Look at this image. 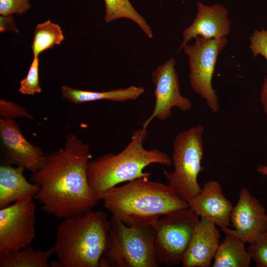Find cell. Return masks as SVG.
<instances>
[{
	"label": "cell",
	"instance_id": "cell-12",
	"mask_svg": "<svg viewBox=\"0 0 267 267\" xmlns=\"http://www.w3.org/2000/svg\"><path fill=\"white\" fill-rule=\"evenodd\" d=\"M230 222L234 229L226 228L222 231L225 234L234 235L249 244L267 231L265 208L244 187L241 188L237 203L233 207Z\"/></svg>",
	"mask_w": 267,
	"mask_h": 267
},
{
	"label": "cell",
	"instance_id": "cell-28",
	"mask_svg": "<svg viewBox=\"0 0 267 267\" xmlns=\"http://www.w3.org/2000/svg\"><path fill=\"white\" fill-rule=\"evenodd\" d=\"M260 98L264 111L267 117V76L262 86Z\"/></svg>",
	"mask_w": 267,
	"mask_h": 267
},
{
	"label": "cell",
	"instance_id": "cell-25",
	"mask_svg": "<svg viewBox=\"0 0 267 267\" xmlns=\"http://www.w3.org/2000/svg\"><path fill=\"white\" fill-rule=\"evenodd\" d=\"M250 41V49L254 56L261 55L267 60V30L254 31Z\"/></svg>",
	"mask_w": 267,
	"mask_h": 267
},
{
	"label": "cell",
	"instance_id": "cell-11",
	"mask_svg": "<svg viewBox=\"0 0 267 267\" xmlns=\"http://www.w3.org/2000/svg\"><path fill=\"white\" fill-rule=\"evenodd\" d=\"M0 140L6 164L24 167L33 173L44 165L47 156L26 139L14 120L0 118Z\"/></svg>",
	"mask_w": 267,
	"mask_h": 267
},
{
	"label": "cell",
	"instance_id": "cell-27",
	"mask_svg": "<svg viewBox=\"0 0 267 267\" xmlns=\"http://www.w3.org/2000/svg\"><path fill=\"white\" fill-rule=\"evenodd\" d=\"M14 32L16 33L18 32L16 28L13 15H0V32Z\"/></svg>",
	"mask_w": 267,
	"mask_h": 267
},
{
	"label": "cell",
	"instance_id": "cell-10",
	"mask_svg": "<svg viewBox=\"0 0 267 267\" xmlns=\"http://www.w3.org/2000/svg\"><path fill=\"white\" fill-rule=\"evenodd\" d=\"M176 60L173 57L158 66L152 73L155 86V105L150 116L143 122L142 128H147L155 118L164 121L172 115V109L177 107L183 111L189 110L192 103L180 92L179 84L175 69Z\"/></svg>",
	"mask_w": 267,
	"mask_h": 267
},
{
	"label": "cell",
	"instance_id": "cell-7",
	"mask_svg": "<svg viewBox=\"0 0 267 267\" xmlns=\"http://www.w3.org/2000/svg\"><path fill=\"white\" fill-rule=\"evenodd\" d=\"M199 217L189 207L161 217L153 225L155 259L159 265H178L188 246Z\"/></svg>",
	"mask_w": 267,
	"mask_h": 267
},
{
	"label": "cell",
	"instance_id": "cell-26",
	"mask_svg": "<svg viewBox=\"0 0 267 267\" xmlns=\"http://www.w3.org/2000/svg\"><path fill=\"white\" fill-rule=\"evenodd\" d=\"M30 7L29 0H0V15H22Z\"/></svg>",
	"mask_w": 267,
	"mask_h": 267
},
{
	"label": "cell",
	"instance_id": "cell-18",
	"mask_svg": "<svg viewBox=\"0 0 267 267\" xmlns=\"http://www.w3.org/2000/svg\"><path fill=\"white\" fill-rule=\"evenodd\" d=\"M220 242L213 260V267H249L252 260L245 243L230 234Z\"/></svg>",
	"mask_w": 267,
	"mask_h": 267
},
{
	"label": "cell",
	"instance_id": "cell-19",
	"mask_svg": "<svg viewBox=\"0 0 267 267\" xmlns=\"http://www.w3.org/2000/svg\"><path fill=\"white\" fill-rule=\"evenodd\" d=\"M54 253L53 246L47 250H39L30 246L0 253V267H49L48 260Z\"/></svg>",
	"mask_w": 267,
	"mask_h": 267
},
{
	"label": "cell",
	"instance_id": "cell-5",
	"mask_svg": "<svg viewBox=\"0 0 267 267\" xmlns=\"http://www.w3.org/2000/svg\"><path fill=\"white\" fill-rule=\"evenodd\" d=\"M99 267H157L153 226H128L112 216Z\"/></svg>",
	"mask_w": 267,
	"mask_h": 267
},
{
	"label": "cell",
	"instance_id": "cell-20",
	"mask_svg": "<svg viewBox=\"0 0 267 267\" xmlns=\"http://www.w3.org/2000/svg\"><path fill=\"white\" fill-rule=\"evenodd\" d=\"M104 0L105 5L104 20L106 22L120 18H128L135 22L149 38H153L151 28L129 0Z\"/></svg>",
	"mask_w": 267,
	"mask_h": 267
},
{
	"label": "cell",
	"instance_id": "cell-2",
	"mask_svg": "<svg viewBox=\"0 0 267 267\" xmlns=\"http://www.w3.org/2000/svg\"><path fill=\"white\" fill-rule=\"evenodd\" d=\"M143 177L109 189L104 207L113 217L134 227L153 226L162 216L188 207L169 186Z\"/></svg>",
	"mask_w": 267,
	"mask_h": 267
},
{
	"label": "cell",
	"instance_id": "cell-23",
	"mask_svg": "<svg viewBox=\"0 0 267 267\" xmlns=\"http://www.w3.org/2000/svg\"><path fill=\"white\" fill-rule=\"evenodd\" d=\"M258 267H267V231L247 248Z\"/></svg>",
	"mask_w": 267,
	"mask_h": 267
},
{
	"label": "cell",
	"instance_id": "cell-21",
	"mask_svg": "<svg viewBox=\"0 0 267 267\" xmlns=\"http://www.w3.org/2000/svg\"><path fill=\"white\" fill-rule=\"evenodd\" d=\"M64 37L60 26L48 20L38 24L34 32L31 49L34 56L59 44Z\"/></svg>",
	"mask_w": 267,
	"mask_h": 267
},
{
	"label": "cell",
	"instance_id": "cell-29",
	"mask_svg": "<svg viewBox=\"0 0 267 267\" xmlns=\"http://www.w3.org/2000/svg\"><path fill=\"white\" fill-rule=\"evenodd\" d=\"M257 171L260 174L267 177V165H259Z\"/></svg>",
	"mask_w": 267,
	"mask_h": 267
},
{
	"label": "cell",
	"instance_id": "cell-17",
	"mask_svg": "<svg viewBox=\"0 0 267 267\" xmlns=\"http://www.w3.org/2000/svg\"><path fill=\"white\" fill-rule=\"evenodd\" d=\"M144 91L145 89L142 87L135 86L106 91L85 90L65 85L62 86L61 89L62 97L76 104L101 100L119 102L135 100Z\"/></svg>",
	"mask_w": 267,
	"mask_h": 267
},
{
	"label": "cell",
	"instance_id": "cell-13",
	"mask_svg": "<svg viewBox=\"0 0 267 267\" xmlns=\"http://www.w3.org/2000/svg\"><path fill=\"white\" fill-rule=\"evenodd\" d=\"M196 6L197 12L193 21L183 32V40L179 50L197 37L218 39L226 38L229 33L230 22L228 11L223 6L219 4L207 5L198 0Z\"/></svg>",
	"mask_w": 267,
	"mask_h": 267
},
{
	"label": "cell",
	"instance_id": "cell-8",
	"mask_svg": "<svg viewBox=\"0 0 267 267\" xmlns=\"http://www.w3.org/2000/svg\"><path fill=\"white\" fill-rule=\"evenodd\" d=\"M192 45L182 48L188 57L189 78L193 90L206 101L208 107L216 113L220 110L218 96L212 86V78L219 55L223 50L226 38L205 39L197 37Z\"/></svg>",
	"mask_w": 267,
	"mask_h": 267
},
{
	"label": "cell",
	"instance_id": "cell-24",
	"mask_svg": "<svg viewBox=\"0 0 267 267\" xmlns=\"http://www.w3.org/2000/svg\"><path fill=\"white\" fill-rule=\"evenodd\" d=\"M0 115L1 118L14 120L15 118L24 117L32 119L33 117L26 109L15 102L0 100Z\"/></svg>",
	"mask_w": 267,
	"mask_h": 267
},
{
	"label": "cell",
	"instance_id": "cell-1",
	"mask_svg": "<svg viewBox=\"0 0 267 267\" xmlns=\"http://www.w3.org/2000/svg\"><path fill=\"white\" fill-rule=\"evenodd\" d=\"M91 158L89 145L74 134L68 136L64 148L47 156L44 165L31 176L40 186L35 199L44 212L63 220L95 207L97 201L87 175Z\"/></svg>",
	"mask_w": 267,
	"mask_h": 267
},
{
	"label": "cell",
	"instance_id": "cell-6",
	"mask_svg": "<svg viewBox=\"0 0 267 267\" xmlns=\"http://www.w3.org/2000/svg\"><path fill=\"white\" fill-rule=\"evenodd\" d=\"M204 132L201 125L179 132L173 142L171 160L174 170L164 172L169 186L178 197L187 202L199 194L202 188L198 177L204 169L202 166Z\"/></svg>",
	"mask_w": 267,
	"mask_h": 267
},
{
	"label": "cell",
	"instance_id": "cell-9",
	"mask_svg": "<svg viewBox=\"0 0 267 267\" xmlns=\"http://www.w3.org/2000/svg\"><path fill=\"white\" fill-rule=\"evenodd\" d=\"M31 197L0 209V254L31 245L36 234V205Z\"/></svg>",
	"mask_w": 267,
	"mask_h": 267
},
{
	"label": "cell",
	"instance_id": "cell-22",
	"mask_svg": "<svg viewBox=\"0 0 267 267\" xmlns=\"http://www.w3.org/2000/svg\"><path fill=\"white\" fill-rule=\"evenodd\" d=\"M39 56H34L27 75L20 82L19 91L21 93L34 95L42 92L39 81Z\"/></svg>",
	"mask_w": 267,
	"mask_h": 267
},
{
	"label": "cell",
	"instance_id": "cell-16",
	"mask_svg": "<svg viewBox=\"0 0 267 267\" xmlns=\"http://www.w3.org/2000/svg\"><path fill=\"white\" fill-rule=\"evenodd\" d=\"M25 169L5 164L0 166V208L28 197L35 198L40 190L36 183L29 182L23 175Z\"/></svg>",
	"mask_w": 267,
	"mask_h": 267
},
{
	"label": "cell",
	"instance_id": "cell-14",
	"mask_svg": "<svg viewBox=\"0 0 267 267\" xmlns=\"http://www.w3.org/2000/svg\"><path fill=\"white\" fill-rule=\"evenodd\" d=\"M221 233L213 221L201 218L196 223L181 261L183 267H209L220 243Z\"/></svg>",
	"mask_w": 267,
	"mask_h": 267
},
{
	"label": "cell",
	"instance_id": "cell-4",
	"mask_svg": "<svg viewBox=\"0 0 267 267\" xmlns=\"http://www.w3.org/2000/svg\"><path fill=\"white\" fill-rule=\"evenodd\" d=\"M110 220L103 211L92 210L62 220L53 246L58 259L52 267H99L105 250Z\"/></svg>",
	"mask_w": 267,
	"mask_h": 267
},
{
	"label": "cell",
	"instance_id": "cell-15",
	"mask_svg": "<svg viewBox=\"0 0 267 267\" xmlns=\"http://www.w3.org/2000/svg\"><path fill=\"white\" fill-rule=\"evenodd\" d=\"M187 203L199 218L213 221L221 230L228 228L233 206L224 195L218 181H207L199 193L189 199Z\"/></svg>",
	"mask_w": 267,
	"mask_h": 267
},
{
	"label": "cell",
	"instance_id": "cell-3",
	"mask_svg": "<svg viewBox=\"0 0 267 267\" xmlns=\"http://www.w3.org/2000/svg\"><path fill=\"white\" fill-rule=\"evenodd\" d=\"M148 134L147 128L134 130L126 147L117 154L107 153L89 161L87 175L91 193L98 201L110 188L139 178H149L143 172L152 164L172 165L171 158L158 149L147 150L143 143Z\"/></svg>",
	"mask_w": 267,
	"mask_h": 267
}]
</instances>
